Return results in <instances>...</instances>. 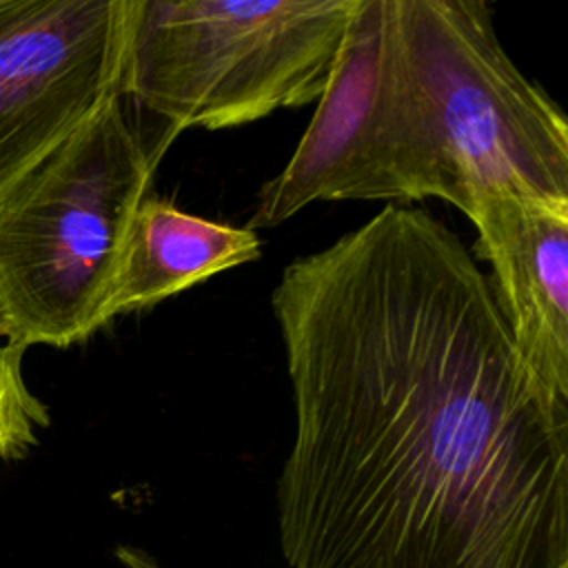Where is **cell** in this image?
I'll use <instances>...</instances> for the list:
<instances>
[{
  "label": "cell",
  "mask_w": 568,
  "mask_h": 568,
  "mask_svg": "<svg viewBox=\"0 0 568 568\" xmlns=\"http://www.w3.org/2000/svg\"><path fill=\"white\" fill-rule=\"evenodd\" d=\"M271 306L288 568H568V402L448 226L388 204L293 260Z\"/></svg>",
  "instance_id": "cell-1"
},
{
  "label": "cell",
  "mask_w": 568,
  "mask_h": 568,
  "mask_svg": "<svg viewBox=\"0 0 568 568\" xmlns=\"http://www.w3.org/2000/svg\"><path fill=\"white\" fill-rule=\"evenodd\" d=\"M153 169L113 98L0 189V337L64 348L106 324L122 242Z\"/></svg>",
  "instance_id": "cell-2"
},
{
  "label": "cell",
  "mask_w": 568,
  "mask_h": 568,
  "mask_svg": "<svg viewBox=\"0 0 568 568\" xmlns=\"http://www.w3.org/2000/svg\"><path fill=\"white\" fill-rule=\"evenodd\" d=\"M359 0H129L120 95L164 122L220 131L317 104Z\"/></svg>",
  "instance_id": "cell-3"
},
{
  "label": "cell",
  "mask_w": 568,
  "mask_h": 568,
  "mask_svg": "<svg viewBox=\"0 0 568 568\" xmlns=\"http://www.w3.org/2000/svg\"><path fill=\"white\" fill-rule=\"evenodd\" d=\"M415 73L444 202L486 193L568 206V122L501 47L481 0H393Z\"/></svg>",
  "instance_id": "cell-4"
},
{
  "label": "cell",
  "mask_w": 568,
  "mask_h": 568,
  "mask_svg": "<svg viewBox=\"0 0 568 568\" xmlns=\"http://www.w3.org/2000/svg\"><path fill=\"white\" fill-rule=\"evenodd\" d=\"M437 197L444 180L393 0H359L331 80L284 169L264 182L246 229L313 202Z\"/></svg>",
  "instance_id": "cell-5"
},
{
  "label": "cell",
  "mask_w": 568,
  "mask_h": 568,
  "mask_svg": "<svg viewBox=\"0 0 568 568\" xmlns=\"http://www.w3.org/2000/svg\"><path fill=\"white\" fill-rule=\"evenodd\" d=\"M129 0H0V189L122 98Z\"/></svg>",
  "instance_id": "cell-6"
},
{
  "label": "cell",
  "mask_w": 568,
  "mask_h": 568,
  "mask_svg": "<svg viewBox=\"0 0 568 568\" xmlns=\"http://www.w3.org/2000/svg\"><path fill=\"white\" fill-rule=\"evenodd\" d=\"M466 217L493 268L490 288L519 357L568 402V206L486 193Z\"/></svg>",
  "instance_id": "cell-7"
},
{
  "label": "cell",
  "mask_w": 568,
  "mask_h": 568,
  "mask_svg": "<svg viewBox=\"0 0 568 568\" xmlns=\"http://www.w3.org/2000/svg\"><path fill=\"white\" fill-rule=\"evenodd\" d=\"M260 253L255 231L191 215L146 193L122 242L104 322L151 308L222 271L255 262Z\"/></svg>",
  "instance_id": "cell-8"
},
{
  "label": "cell",
  "mask_w": 568,
  "mask_h": 568,
  "mask_svg": "<svg viewBox=\"0 0 568 568\" xmlns=\"http://www.w3.org/2000/svg\"><path fill=\"white\" fill-rule=\"evenodd\" d=\"M22 353L24 348L0 342V459L22 455L49 424L47 406L24 384Z\"/></svg>",
  "instance_id": "cell-9"
},
{
  "label": "cell",
  "mask_w": 568,
  "mask_h": 568,
  "mask_svg": "<svg viewBox=\"0 0 568 568\" xmlns=\"http://www.w3.org/2000/svg\"><path fill=\"white\" fill-rule=\"evenodd\" d=\"M144 568H166V566H162V564H149V566H144Z\"/></svg>",
  "instance_id": "cell-10"
}]
</instances>
